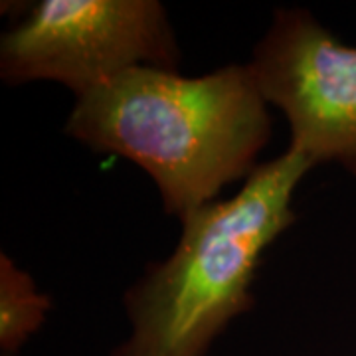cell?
I'll use <instances>...</instances> for the list:
<instances>
[{
  "label": "cell",
  "mask_w": 356,
  "mask_h": 356,
  "mask_svg": "<svg viewBox=\"0 0 356 356\" xmlns=\"http://www.w3.org/2000/svg\"><path fill=\"white\" fill-rule=\"evenodd\" d=\"M175 64L172 32L153 0H44L0 46L6 81L56 79L77 97L133 67Z\"/></svg>",
  "instance_id": "cell-3"
},
{
  "label": "cell",
  "mask_w": 356,
  "mask_h": 356,
  "mask_svg": "<svg viewBox=\"0 0 356 356\" xmlns=\"http://www.w3.org/2000/svg\"><path fill=\"white\" fill-rule=\"evenodd\" d=\"M252 70L267 103L291 125V147L317 165L356 175V48L303 10H280L255 50Z\"/></svg>",
  "instance_id": "cell-4"
},
{
  "label": "cell",
  "mask_w": 356,
  "mask_h": 356,
  "mask_svg": "<svg viewBox=\"0 0 356 356\" xmlns=\"http://www.w3.org/2000/svg\"><path fill=\"white\" fill-rule=\"evenodd\" d=\"M311 166L291 147L257 166L229 200L184 218L177 252L127 295L133 334L113 356H202L229 318L252 305L255 269L295 220L293 192Z\"/></svg>",
  "instance_id": "cell-2"
},
{
  "label": "cell",
  "mask_w": 356,
  "mask_h": 356,
  "mask_svg": "<svg viewBox=\"0 0 356 356\" xmlns=\"http://www.w3.org/2000/svg\"><path fill=\"white\" fill-rule=\"evenodd\" d=\"M266 103L252 65L202 77L139 65L79 95L67 133L145 168L166 212L184 220L254 172L269 139Z\"/></svg>",
  "instance_id": "cell-1"
},
{
  "label": "cell",
  "mask_w": 356,
  "mask_h": 356,
  "mask_svg": "<svg viewBox=\"0 0 356 356\" xmlns=\"http://www.w3.org/2000/svg\"><path fill=\"white\" fill-rule=\"evenodd\" d=\"M46 311V301L34 291L30 280L10 261L2 259V346L14 350L38 327Z\"/></svg>",
  "instance_id": "cell-5"
}]
</instances>
